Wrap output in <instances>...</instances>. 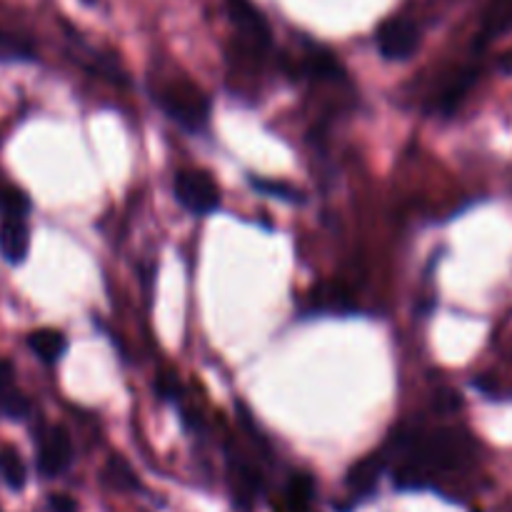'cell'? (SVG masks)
<instances>
[{"label":"cell","instance_id":"1","mask_svg":"<svg viewBox=\"0 0 512 512\" xmlns=\"http://www.w3.org/2000/svg\"><path fill=\"white\" fill-rule=\"evenodd\" d=\"M408 448V460L405 463L415 465L425 475L435 470H463L475 463L478 445L468 433L455 428H440L433 433L410 435L405 440Z\"/></svg>","mask_w":512,"mask_h":512},{"label":"cell","instance_id":"2","mask_svg":"<svg viewBox=\"0 0 512 512\" xmlns=\"http://www.w3.org/2000/svg\"><path fill=\"white\" fill-rule=\"evenodd\" d=\"M160 108L188 130H200L205 123H208V100L200 93L195 85L190 83H178L170 85V88L160 90L155 95Z\"/></svg>","mask_w":512,"mask_h":512},{"label":"cell","instance_id":"3","mask_svg":"<svg viewBox=\"0 0 512 512\" xmlns=\"http://www.w3.org/2000/svg\"><path fill=\"white\" fill-rule=\"evenodd\" d=\"M175 198L193 215H210L220 208V188L205 170H180L175 175Z\"/></svg>","mask_w":512,"mask_h":512},{"label":"cell","instance_id":"4","mask_svg":"<svg viewBox=\"0 0 512 512\" xmlns=\"http://www.w3.org/2000/svg\"><path fill=\"white\" fill-rule=\"evenodd\" d=\"M380 55L385 60H408L420 48V28L408 18H388L378 25L375 33Z\"/></svg>","mask_w":512,"mask_h":512},{"label":"cell","instance_id":"5","mask_svg":"<svg viewBox=\"0 0 512 512\" xmlns=\"http://www.w3.org/2000/svg\"><path fill=\"white\" fill-rule=\"evenodd\" d=\"M73 465V443L68 430L53 425L38 440V470L43 478H58Z\"/></svg>","mask_w":512,"mask_h":512},{"label":"cell","instance_id":"6","mask_svg":"<svg viewBox=\"0 0 512 512\" xmlns=\"http://www.w3.org/2000/svg\"><path fill=\"white\" fill-rule=\"evenodd\" d=\"M228 15L233 20L240 38L255 50H265L270 45V25L265 15L253 5V0H228Z\"/></svg>","mask_w":512,"mask_h":512},{"label":"cell","instance_id":"7","mask_svg":"<svg viewBox=\"0 0 512 512\" xmlns=\"http://www.w3.org/2000/svg\"><path fill=\"white\" fill-rule=\"evenodd\" d=\"M385 465H388V455L385 453H373L368 458H363L360 463H355L350 468L348 478H345V485L350 490V498L353 500H363L378 488L380 478L385 473Z\"/></svg>","mask_w":512,"mask_h":512},{"label":"cell","instance_id":"8","mask_svg":"<svg viewBox=\"0 0 512 512\" xmlns=\"http://www.w3.org/2000/svg\"><path fill=\"white\" fill-rule=\"evenodd\" d=\"M0 415L8 420H25L30 415L28 395L15 388L13 363L0 358Z\"/></svg>","mask_w":512,"mask_h":512},{"label":"cell","instance_id":"9","mask_svg":"<svg viewBox=\"0 0 512 512\" xmlns=\"http://www.w3.org/2000/svg\"><path fill=\"white\" fill-rule=\"evenodd\" d=\"M30 233L23 218H3L0 225V253L10 265H20L28 255Z\"/></svg>","mask_w":512,"mask_h":512},{"label":"cell","instance_id":"10","mask_svg":"<svg viewBox=\"0 0 512 512\" xmlns=\"http://www.w3.org/2000/svg\"><path fill=\"white\" fill-rule=\"evenodd\" d=\"M28 348L33 350L43 363L53 365L63 358L65 348H68V340H65V335L60 333V330L43 328V330H33V333L28 335Z\"/></svg>","mask_w":512,"mask_h":512},{"label":"cell","instance_id":"11","mask_svg":"<svg viewBox=\"0 0 512 512\" xmlns=\"http://www.w3.org/2000/svg\"><path fill=\"white\" fill-rule=\"evenodd\" d=\"M512 28V0H493L483 15L480 25V45L490 43L498 35L508 33Z\"/></svg>","mask_w":512,"mask_h":512},{"label":"cell","instance_id":"12","mask_svg":"<svg viewBox=\"0 0 512 512\" xmlns=\"http://www.w3.org/2000/svg\"><path fill=\"white\" fill-rule=\"evenodd\" d=\"M33 60H38V53L28 38L0 28V63H33Z\"/></svg>","mask_w":512,"mask_h":512},{"label":"cell","instance_id":"13","mask_svg":"<svg viewBox=\"0 0 512 512\" xmlns=\"http://www.w3.org/2000/svg\"><path fill=\"white\" fill-rule=\"evenodd\" d=\"M0 478L10 490H23L25 483H28V470H25L23 458L10 445L0 448Z\"/></svg>","mask_w":512,"mask_h":512},{"label":"cell","instance_id":"14","mask_svg":"<svg viewBox=\"0 0 512 512\" xmlns=\"http://www.w3.org/2000/svg\"><path fill=\"white\" fill-rule=\"evenodd\" d=\"M475 78H478V70H473V68L463 70V73H460L458 78H455L453 83H450L448 88H445L443 93H440V98H438V110H440V113H443V115L455 113V108H458V105L463 103L465 93H468V90L473 88Z\"/></svg>","mask_w":512,"mask_h":512},{"label":"cell","instance_id":"15","mask_svg":"<svg viewBox=\"0 0 512 512\" xmlns=\"http://www.w3.org/2000/svg\"><path fill=\"white\" fill-rule=\"evenodd\" d=\"M105 480H108L115 490H128V493L140 490L138 475L133 473L128 460H123L120 455H113V458L108 460V465H105Z\"/></svg>","mask_w":512,"mask_h":512},{"label":"cell","instance_id":"16","mask_svg":"<svg viewBox=\"0 0 512 512\" xmlns=\"http://www.w3.org/2000/svg\"><path fill=\"white\" fill-rule=\"evenodd\" d=\"M305 73H310L313 78H343V68L335 60V55H330L328 50H313L305 60Z\"/></svg>","mask_w":512,"mask_h":512},{"label":"cell","instance_id":"17","mask_svg":"<svg viewBox=\"0 0 512 512\" xmlns=\"http://www.w3.org/2000/svg\"><path fill=\"white\" fill-rule=\"evenodd\" d=\"M315 485L308 475H295L288 485V508L290 512H310Z\"/></svg>","mask_w":512,"mask_h":512},{"label":"cell","instance_id":"18","mask_svg":"<svg viewBox=\"0 0 512 512\" xmlns=\"http://www.w3.org/2000/svg\"><path fill=\"white\" fill-rule=\"evenodd\" d=\"M30 210V200L23 190L13 185H0V213L3 218H25Z\"/></svg>","mask_w":512,"mask_h":512},{"label":"cell","instance_id":"19","mask_svg":"<svg viewBox=\"0 0 512 512\" xmlns=\"http://www.w3.org/2000/svg\"><path fill=\"white\" fill-rule=\"evenodd\" d=\"M253 188L260 193L270 195V198L288 200V203H303V193L298 188H293L290 183H280V180H265V178H253Z\"/></svg>","mask_w":512,"mask_h":512},{"label":"cell","instance_id":"20","mask_svg":"<svg viewBox=\"0 0 512 512\" xmlns=\"http://www.w3.org/2000/svg\"><path fill=\"white\" fill-rule=\"evenodd\" d=\"M50 508L53 512H75V503L68 495H50Z\"/></svg>","mask_w":512,"mask_h":512},{"label":"cell","instance_id":"21","mask_svg":"<svg viewBox=\"0 0 512 512\" xmlns=\"http://www.w3.org/2000/svg\"><path fill=\"white\" fill-rule=\"evenodd\" d=\"M80 3L88 5V8H90V5H95V3H98V0H80Z\"/></svg>","mask_w":512,"mask_h":512}]
</instances>
